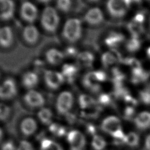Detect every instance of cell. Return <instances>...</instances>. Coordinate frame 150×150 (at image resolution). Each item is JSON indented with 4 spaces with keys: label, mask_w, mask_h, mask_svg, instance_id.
Masks as SVG:
<instances>
[{
    "label": "cell",
    "mask_w": 150,
    "mask_h": 150,
    "mask_svg": "<svg viewBox=\"0 0 150 150\" xmlns=\"http://www.w3.org/2000/svg\"><path fill=\"white\" fill-rule=\"evenodd\" d=\"M60 16L58 11L51 6H46L43 10L40 17V23L42 28L47 33H55L60 25Z\"/></svg>",
    "instance_id": "1"
},
{
    "label": "cell",
    "mask_w": 150,
    "mask_h": 150,
    "mask_svg": "<svg viewBox=\"0 0 150 150\" xmlns=\"http://www.w3.org/2000/svg\"><path fill=\"white\" fill-rule=\"evenodd\" d=\"M83 25L80 19L77 18L68 19L64 23L62 31L63 39L69 43L78 42L82 36Z\"/></svg>",
    "instance_id": "2"
},
{
    "label": "cell",
    "mask_w": 150,
    "mask_h": 150,
    "mask_svg": "<svg viewBox=\"0 0 150 150\" xmlns=\"http://www.w3.org/2000/svg\"><path fill=\"white\" fill-rule=\"evenodd\" d=\"M74 104V96L69 90L60 92L56 101V108L59 114L65 115L69 112Z\"/></svg>",
    "instance_id": "3"
},
{
    "label": "cell",
    "mask_w": 150,
    "mask_h": 150,
    "mask_svg": "<svg viewBox=\"0 0 150 150\" xmlns=\"http://www.w3.org/2000/svg\"><path fill=\"white\" fill-rule=\"evenodd\" d=\"M43 81L46 86L52 90L59 89L66 82L61 71L53 70L44 71Z\"/></svg>",
    "instance_id": "4"
},
{
    "label": "cell",
    "mask_w": 150,
    "mask_h": 150,
    "mask_svg": "<svg viewBox=\"0 0 150 150\" xmlns=\"http://www.w3.org/2000/svg\"><path fill=\"white\" fill-rule=\"evenodd\" d=\"M19 13L22 19L28 24L35 23L39 15L37 6L29 1H25L21 4Z\"/></svg>",
    "instance_id": "5"
},
{
    "label": "cell",
    "mask_w": 150,
    "mask_h": 150,
    "mask_svg": "<svg viewBox=\"0 0 150 150\" xmlns=\"http://www.w3.org/2000/svg\"><path fill=\"white\" fill-rule=\"evenodd\" d=\"M131 2L132 0H108L107 8L112 16L121 17L125 14L127 9L130 6Z\"/></svg>",
    "instance_id": "6"
},
{
    "label": "cell",
    "mask_w": 150,
    "mask_h": 150,
    "mask_svg": "<svg viewBox=\"0 0 150 150\" xmlns=\"http://www.w3.org/2000/svg\"><path fill=\"white\" fill-rule=\"evenodd\" d=\"M67 140L70 150H83L86 144L85 136L77 129L69 131L67 135Z\"/></svg>",
    "instance_id": "7"
},
{
    "label": "cell",
    "mask_w": 150,
    "mask_h": 150,
    "mask_svg": "<svg viewBox=\"0 0 150 150\" xmlns=\"http://www.w3.org/2000/svg\"><path fill=\"white\" fill-rule=\"evenodd\" d=\"M23 101L27 105L33 108H42L45 103V99L42 93L34 89L29 90L25 94Z\"/></svg>",
    "instance_id": "8"
},
{
    "label": "cell",
    "mask_w": 150,
    "mask_h": 150,
    "mask_svg": "<svg viewBox=\"0 0 150 150\" xmlns=\"http://www.w3.org/2000/svg\"><path fill=\"white\" fill-rule=\"evenodd\" d=\"M17 93V86L15 81L11 78H7L0 85V98L10 100Z\"/></svg>",
    "instance_id": "9"
},
{
    "label": "cell",
    "mask_w": 150,
    "mask_h": 150,
    "mask_svg": "<svg viewBox=\"0 0 150 150\" xmlns=\"http://www.w3.org/2000/svg\"><path fill=\"white\" fill-rule=\"evenodd\" d=\"M22 36L25 43L29 45H34L40 38V32L35 25L28 24L23 28Z\"/></svg>",
    "instance_id": "10"
},
{
    "label": "cell",
    "mask_w": 150,
    "mask_h": 150,
    "mask_svg": "<svg viewBox=\"0 0 150 150\" xmlns=\"http://www.w3.org/2000/svg\"><path fill=\"white\" fill-rule=\"evenodd\" d=\"M84 22L91 26L100 24L104 20V16L101 10L97 7L89 9L84 15Z\"/></svg>",
    "instance_id": "11"
},
{
    "label": "cell",
    "mask_w": 150,
    "mask_h": 150,
    "mask_svg": "<svg viewBox=\"0 0 150 150\" xmlns=\"http://www.w3.org/2000/svg\"><path fill=\"white\" fill-rule=\"evenodd\" d=\"M15 5L13 0H0V20L8 21L14 15Z\"/></svg>",
    "instance_id": "12"
},
{
    "label": "cell",
    "mask_w": 150,
    "mask_h": 150,
    "mask_svg": "<svg viewBox=\"0 0 150 150\" xmlns=\"http://www.w3.org/2000/svg\"><path fill=\"white\" fill-rule=\"evenodd\" d=\"M101 128L103 131L112 136L114 133L121 129V121L115 116H109L102 121Z\"/></svg>",
    "instance_id": "13"
},
{
    "label": "cell",
    "mask_w": 150,
    "mask_h": 150,
    "mask_svg": "<svg viewBox=\"0 0 150 150\" xmlns=\"http://www.w3.org/2000/svg\"><path fill=\"white\" fill-rule=\"evenodd\" d=\"M14 42V34L12 28L6 25L0 28V47L3 49L11 47Z\"/></svg>",
    "instance_id": "14"
},
{
    "label": "cell",
    "mask_w": 150,
    "mask_h": 150,
    "mask_svg": "<svg viewBox=\"0 0 150 150\" xmlns=\"http://www.w3.org/2000/svg\"><path fill=\"white\" fill-rule=\"evenodd\" d=\"M65 57L63 52L54 47L47 49L45 53V58L46 62L52 66L60 64Z\"/></svg>",
    "instance_id": "15"
},
{
    "label": "cell",
    "mask_w": 150,
    "mask_h": 150,
    "mask_svg": "<svg viewBox=\"0 0 150 150\" xmlns=\"http://www.w3.org/2000/svg\"><path fill=\"white\" fill-rule=\"evenodd\" d=\"M39 81V76L34 71H26L21 77L22 85L28 90L34 89L38 86Z\"/></svg>",
    "instance_id": "16"
},
{
    "label": "cell",
    "mask_w": 150,
    "mask_h": 150,
    "mask_svg": "<svg viewBox=\"0 0 150 150\" xmlns=\"http://www.w3.org/2000/svg\"><path fill=\"white\" fill-rule=\"evenodd\" d=\"M38 129L36 121L32 117L25 118L21 123L20 129L22 134L26 136L29 137L35 133Z\"/></svg>",
    "instance_id": "17"
},
{
    "label": "cell",
    "mask_w": 150,
    "mask_h": 150,
    "mask_svg": "<svg viewBox=\"0 0 150 150\" xmlns=\"http://www.w3.org/2000/svg\"><path fill=\"white\" fill-rule=\"evenodd\" d=\"M79 71V67L73 63H65L61 69V73L64 77L65 81L71 83L76 79Z\"/></svg>",
    "instance_id": "18"
},
{
    "label": "cell",
    "mask_w": 150,
    "mask_h": 150,
    "mask_svg": "<svg viewBox=\"0 0 150 150\" xmlns=\"http://www.w3.org/2000/svg\"><path fill=\"white\" fill-rule=\"evenodd\" d=\"M76 58V64L78 67L89 68L92 66L94 61V54L89 51L79 52Z\"/></svg>",
    "instance_id": "19"
},
{
    "label": "cell",
    "mask_w": 150,
    "mask_h": 150,
    "mask_svg": "<svg viewBox=\"0 0 150 150\" xmlns=\"http://www.w3.org/2000/svg\"><path fill=\"white\" fill-rule=\"evenodd\" d=\"M94 77L93 71H89L86 73L82 79V83L85 88L92 92H98L100 89V85Z\"/></svg>",
    "instance_id": "20"
},
{
    "label": "cell",
    "mask_w": 150,
    "mask_h": 150,
    "mask_svg": "<svg viewBox=\"0 0 150 150\" xmlns=\"http://www.w3.org/2000/svg\"><path fill=\"white\" fill-rule=\"evenodd\" d=\"M121 60V55L114 49H112L111 52L104 53L101 56V62L105 67H108Z\"/></svg>",
    "instance_id": "21"
},
{
    "label": "cell",
    "mask_w": 150,
    "mask_h": 150,
    "mask_svg": "<svg viewBox=\"0 0 150 150\" xmlns=\"http://www.w3.org/2000/svg\"><path fill=\"white\" fill-rule=\"evenodd\" d=\"M137 127L140 129H145L150 127V112L143 111L138 114L134 119Z\"/></svg>",
    "instance_id": "22"
},
{
    "label": "cell",
    "mask_w": 150,
    "mask_h": 150,
    "mask_svg": "<svg viewBox=\"0 0 150 150\" xmlns=\"http://www.w3.org/2000/svg\"><path fill=\"white\" fill-rule=\"evenodd\" d=\"M124 36L121 33H111L105 39V43L110 47L114 48L124 40Z\"/></svg>",
    "instance_id": "23"
},
{
    "label": "cell",
    "mask_w": 150,
    "mask_h": 150,
    "mask_svg": "<svg viewBox=\"0 0 150 150\" xmlns=\"http://www.w3.org/2000/svg\"><path fill=\"white\" fill-rule=\"evenodd\" d=\"M38 117L39 120L45 125L52 124L53 114L52 111L47 108H42L38 113Z\"/></svg>",
    "instance_id": "24"
},
{
    "label": "cell",
    "mask_w": 150,
    "mask_h": 150,
    "mask_svg": "<svg viewBox=\"0 0 150 150\" xmlns=\"http://www.w3.org/2000/svg\"><path fill=\"white\" fill-rule=\"evenodd\" d=\"M73 6L72 0H56V9L63 13L70 12Z\"/></svg>",
    "instance_id": "25"
},
{
    "label": "cell",
    "mask_w": 150,
    "mask_h": 150,
    "mask_svg": "<svg viewBox=\"0 0 150 150\" xmlns=\"http://www.w3.org/2000/svg\"><path fill=\"white\" fill-rule=\"evenodd\" d=\"M39 150H63V149L59 143L46 138L41 141Z\"/></svg>",
    "instance_id": "26"
},
{
    "label": "cell",
    "mask_w": 150,
    "mask_h": 150,
    "mask_svg": "<svg viewBox=\"0 0 150 150\" xmlns=\"http://www.w3.org/2000/svg\"><path fill=\"white\" fill-rule=\"evenodd\" d=\"M127 27L128 30L134 38H137L144 32V27L142 24L138 23L134 20L128 23Z\"/></svg>",
    "instance_id": "27"
},
{
    "label": "cell",
    "mask_w": 150,
    "mask_h": 150,
    "mask_svg": "<svg viewBox=\"0 0 150 150\" xmlns=\"http://www.w3.org/2000/svg\"><path fill=\"white\" fill-rule=\"evenodd\" d=\"M91 146L94 150H103L106 146V141L100 135L94 134L91 140Z\"/></svg>",
    "instance_id": "28"
},
{
    "label": "cell",
    "mask_w": 150,
    "mask_h": 150,
    "mask_svg": "<svg viewBox=\"0 0 150 150\" xmlns=\"http://www.w3.org/2000/svg\"><path fill=\"white\" fill-rule=\"evenodd\" d=\"M79 104L81 108L85 109L94 105L95 104V101L90 96L82 94L79 97Z\"/></svg>",
    "instance_id": "29"
},
{
    "label": "cell",
    "mask_w": 150,
    "mask_h": 150,
    "mask_svg": "<svg viewBox=\"0 0 150 150\" xmlns=\"http://www.w3.org/2000/svg\"><path fill=\"white\" fill-rule=\"evenodd\" d=\"M139 142V137L138 135L135 132H131L125 135V143L131 146L135 147L137 146Z\"/></svg>",
    "instance_id": "30"
},
{
    "label": "cell",
    "mask_w": 150,
    "mask_h": 150,
    "mask_svg": "<svg viewBox=\"0 0 150 150\" xmlns=\"http://www.w3.org/2000/svg\"><path fill=\"white\" fill-rule=\"evenodd\" d=\"M141 46V43L137 38H132L126 44V47L128 52H135L137 51Z\"/></svg>",
    "instance_id": "31"
},
{
    "label": "cell",
    "mask_w": 150,
    "mask_h": 150,
    "mask_svg": "<svg viewBox=\"0 0 150 150\" xmlns=\"http://www.w3.org/2000/svg\"><path fill=\"white\" fill-rule=\"evenodd\" d=\"M49 129L51 132L58 137H61L65 134L64 128L57 124H51Z\"/></svg>",
    "instance_id": "32"
},
{
    "label": "cell",
    "mask_w": 150,
    "mask_h": 150,
    "mask_svg": "<svg viewBox=\"0 0 150 150\" xmlns=\"http://www.w3.org/2000/svg\"><path fill=\"white\" fill-rule=\"evenodd\" d=\"M9 107L4 103H0V120L4 121L6 120L9 116Z\"/></svg>",
    "instance_id": "33"
},
{
    "label": "cell",
    "mask_w": 150,
    "mask_h": 150,
    "mask_svg": "<svg viewBox=\"0 0 150 150\" xmlns=\"http://www.w3.org/2000/svg\"><path fill=\"white\" fill-rule=\"evenodd\" d=\"M65 57H76L79 52L77 49L73 46H69L67 47L64 52Z\"/></svg>",
    "instance_id": "34"
},
{
    "label": "cell",
    "mask_w": 150,
    "mask_h": 150,
    "mask_svg": "<svg viewBox=\"0 0 150 150\" xmlns=\"http://www.w3.org/2000/svg\"><path fill=\"white\" fill-rule=\"evenodd\" d=\"M16 150H34V148L30 142L23 140L20 142Z\"/></svg>",
    "instance_id": "35"
},
{
    "label": "cell",
    "mask_w": 150,
    "mask_h": 150,
    "mask_svg": "<svg viewBox=\"0 0 150 150\" xmlns=\"http://www.w3.org/2000/svg\"><path fill=\"white\" fill-rule=\"evenodd\" d=\"M93 74L95 79L98 82L104 81L107 79V74L102 70L93 71Z\"/></svg>",
    "instance_id": "36"
},
{
    "label": "cell",
    "mask_w": 150,
    "mask_h": 150,
    "mask_svg": "<svg viewBox=\"0 0 150 150\" xmlns=\"http://www.w3.org/2000/svg\"><path fill=\"white\" fill-rule=\"evenodd\" d=\"M140 99L145 104H150V91H143L140 93Z\"/></svg>",
    "instance_id": "37"
},
{
    "label": "cell",
    "mask_w": 150,
    "mask_h": 150,
    "mask_svg": "<svg viewBox=\"0 0 150 150\" xmlns=\"http://www.w3.org/2000/svg\"><path fill=\"white\" fill-rule=\"evenodd\" d=\"M135 113V109L132 105L127 106L124 111V116L126 119L131 118Z\"/></svg>",
    "instance_id": "38"
},
{
    "label": "cell",
    "mask_w": 150,
    "mask_h": 150,
    "mask_svg": "<svg viewBox=\"0 0 150 150\" xmlns=\"http://www.w3.org/2000/svg\"><path fill=\"white\" fill-rule=\"evenodd\" d=\"M98 102L103 105H108L111 102V97L107 94H101L98 97Z\"/></svg>",
    "instance_id": "39"
},
{
    "label": "cell",
    "mask_w": 150,
    "mask_h": 150,
    "mask_svg": "<svg viewBox=\"0 0 150 150\" xmlns=\"http://www.w3.org/2000/svg\"><path fill=\"white\" fill-rule=\"evenodd\" d=\"M145 19V16L143 13H138L133 18L132 20H134V21L139 23H142V22L144 21Z\"/></svg>",
    "instance_id": "40"
},
{
    "label": "cell",
    "mask_w": 150,
    "mask_h": 150,
    "mask_svg": "<svg viewBox=\"0 0 150 150\" xmlns=\"http://www.w3.org/2000/svg\"><path fill=\"white\" fill-rule=\"evenodd\" d=\"M145 147L147 150H150V134L148 135L146 138Z\"/></svg>",
    "instance_id": "41"
},
{
    "label": "cell",
    "mask_w": 150,
    "mask_h": 150,
    "mask_svg": "<svg viewBox=\"0 0 150 150\" xmlns=\"http://www.w3.org/2000/svg\"><path fill=\"white\" fill-rule=\"evenodd\" d=\"M38 2L43 4H48L50 3L53 0H36Z\"/></svg>",
    "instance_id": "42"
},
{
    "label": "cell",
    "mask_w": 150,
    "mask_h": 150,
    "mask_svg": "<svg viewBox=\"0 0 150 150\" xmlns=\"http://www.w3.org/2000/svg\"><path fill=\"white\" fill-rule=\"evenodd\" d=\"M3 135H4L3 131H2V130L1 129V128H0V142L2 141V138H3Z\"/></svg>",
    "instance_id": "43"
},
{
    "label": "cell",
    "mask_w": 150,
    "mask_h": 150,
    "mask_svg": "<svg viewBox=\"0 0 150 150\" xmlns=\"http://www.w3.org/2000/svg\"><path fill=\"white\" fill-rule=\"evenodd\" d=\"M146 53H147V55H148V56L150 58V47L147 49Z\"/></svg>",
    "instance_id": "44"
},
{
    "label": "cell",
    "mask_w": 150,
    "mask_h": 150,
    "mask_svg": "<svg viewBox=\"0 0 150 150\" xmlns=\"http://www.w3.org/2000/svg\"><path fill=\"white\" fill-rule=\"evenodd\" d=\"M87 1L90 2H96L98 1L99 0H87Z\"/></svg>",
    "instance_id": "45"
},
{
    "label": "cell",
    "mask_w": 150,
    "mask_h": 150,
    "mask_svg": "<svg viewBox=\"0 0 150 150\" xmlns=\"http://www.w3.org/2000/svg\"><path fill=\"white\" fill-rule=\"evenodd\" d=\"M0 77H1V73H0Z\"/></svg>",
    "instance_id": "46"
}]
</instances>
